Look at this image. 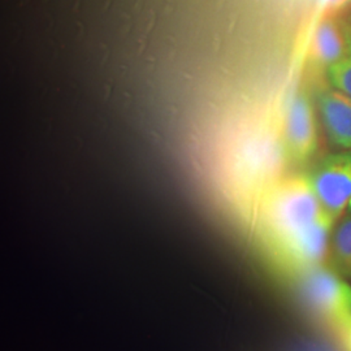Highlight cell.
Masks as SVG:
<instances>
[{"label":"cell","mask_w":351,"mask_h":351,"mask_svg":"<svg viewBox=\"0 0 351 351\" xmlns=\"http://www.w3.org/2000/svg\"><path fill=\"white\" fill-rule=\"evenodd\" d=\"M324 211L306 176L281 181L264 202V230L274 251L314 224Z\"/></svg>","instance_id":"cell-1"},{"label":"cell","mask_w":351,"mask_h":351,"mask_svg":"<svg viewBox=\"0 0 351 351\" xmlns=\"http://www.w3.org/2000/svg\"><path fill=\"white\" fill-rule=\"evenodd\" d=\"M303 298L320 319L342 329L351 320V287L330 267L317 264L298 275Z\"/></svg>","instance_id":"cell-2"},{"label":"cell","mask_w":351,"mask_h":351,"mask_svg":"<svg viewBox=\"0 0 351 351\" xmlns=\"http://www.w3.org/2000/svg\"><path fill=\"white\" fill-rule=\"evenodd\" d=\"M348 210H351V201L350 203H349V207H348Z\"/></svg>","instance_id":"cell-13"},{"label":"cell","mask_w":351,"mask_h":351,"mask_svg":"<svg viewBox=\"0 0 351 351\" xmlns=\"http://www.w3.org/2000/svg\"><path fill=\"white\" fill-rule=\"evenodd\" d=\"M335 224L336 221L324 213L314 224L277 247L274 252L284 271L298 276L311 267L323 263Z\"/></svg>","instance_id":"cell-4"},{"label":"cell","mask_w":351,"mask_h":351,"mask_svg":"<svg viewBox=\"0 0 351 351\" xmlns=\"http://www.w3.org/2000/svg\"><path fill=\"white\" fill-rule=\"evenodd\" d=\"M350 0H328V4H329V8L332 10H339L345 7Z\"/></svg>","instance_id":"cell-11"},{"label":"cell","mask_w":351,"mask_h":351,"mask_svg":"<svg viewBox=\"0 0 351 351\" xmlns=\"http://www.w3.org/2000/svg\"><path fill=\"white\" fill-rule=\"evenodd\" d=\"M342 333H343V339H345V343H346V348L348 350L351 351V320L343 326L342 329Z\"/></svg>","instance_id":"cell-10"},{"label":"cell","mask_w":351,"mask_h":351,"mask_svg":"<svg viewBox=\"0 0 351 351\" xmlns=\"http://www.w3.org/2000/svg\"><path fill=\"white\" fill-rule=\"evenodd\" d=\"M284 138L289 156L295 163L308 162L317 150V130L313 101L306 91L290 99L285 112Z\"/></svg>","instance_id":"cell-5"},{"label":"cell","mask_w":351,"mask_h":351,"mask_svg":"<svg viewBox=\"0 0 351 351\" xmlns=\"http://www.w3.org/2000/svg\"><path fill=\"white\" fill-rule=\"evenodd\" d=\"M348 53V45L342 27L333 20H324L317 26L313 42V59L322 68L328 69L330 65L343 59Z\"/></svg>","instance_id":"cell-7"},{"label":"cell","mask_w":351,"mask_h":351,"mask_svg":"<svg viewBox=\"0 0 351 351\" xmlns=\"http://www.w3.org/2000/svg\"><path fill=\"white\" fill-rule=\"evenodd\" d=\"M316 101L330 142L343 150H351L350 98L330 86L320 88Z\"/></svg>","instance_id":"cell-6"},{"label":"cell","mask_w":351,"mask_h":351,"mask_svg":"<svg viewBox=\"0 0 351 351\" xmlns=\"http://www.w3.org/2000/svg\"><path fill=\"white\" fill-rule=\"evenodd\" d=\"M329 267L345 280H351V210L335 224L328 246Z\"/></svg>","instance_id":"cell-8"},{"label":"cell","mask_w":351,"mask_h":351,"mask_svg":"<svg viewBox=\"0 0 351 351\" xmlns=\"http://www.w3.org/2000/svg\"><path fill=\"white\" fill-rule=\"evenodd\" d=\"M342 32H343V36H345L346 42L351 45V17L349 19V21L342 26Z\"/></svg>","instance_id":"cell-12"},{"label":"cell","mask_w":351,"mask_h":351,"mask_svg":"<svg viewBox=\"0 0 351 351\" xmlns=\"http://www.w3.org/2000/svg\"><path fill=\"white\" fill-rule=\"evenodd\" d=\"M348 45V53L343 59L330 65L326 69V75L332 88H337L351 99V45Z\"/></svg>","instance_id":"cell-9"},{"label":"cell","mask_w":351,"mask_h":351,"mask_svg":"<svg viewBox=\"0 0 351 351\" xmlns=\"http://www.w3.org/2000/svg\"><path fill=\"white\" fill-rule=\"evenodd\" d=\"M306 178L323 211L337 223L351 201V151L326 155Z\"/></svg>","instance_id":"cell-3"}]
</instances>
